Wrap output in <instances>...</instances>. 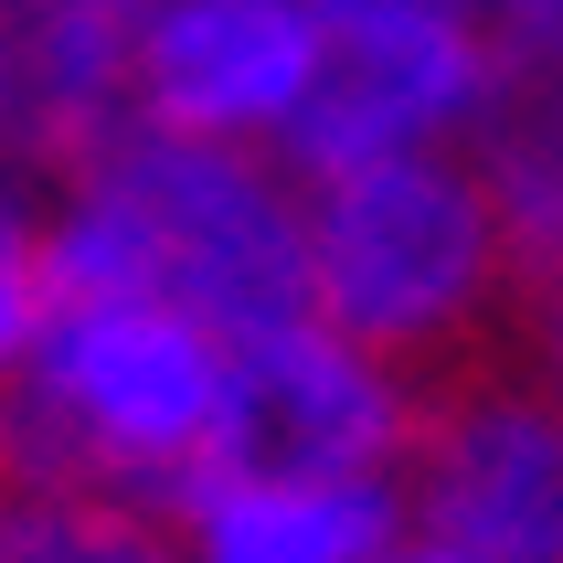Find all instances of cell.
Here are the masks:
<instances>
[{
    "label": "cell",
    "instance_id": "9",
    "mask_svg": "<svg viewBox=\"0 0 563 563\" xmlns=\"http://www.w3.org/2000/svg\"><path fill=\"white\" fill-rule=\"evenodd\" d=\"M405 532L394 468H213L181 500V563H383Z\"/></svg>",
    "mask_w": 563,
    "mask_h": 563
},
{
    "label": "cell",
    "instance_id": "6",
    "mask_svg": "<svg viewBox=\"0 0 563 563\" xmlns=\"http://www.w3.org/2000/svg\"><path fill=\"white\" fill-rule=\"evenodd\" d=\"M415 383L405 362L341 341L330 319H277L234 341L223 373V446L213 468H394L415 446Z\"/></svg>",
    "mask_w": 563,
    "mask_h": 563
},
{
    "label": "cell",
    "instance_id": "7",
    "mask_svg": "<svg viewBox=\"0 0 563 563\" xmlns=\"http://www.w3.org/2000/svg\"><path fill=\"white\" fill-rule=\"evenodd\" d=\"M330 22L319 0H150L139 11V118L223 139V150H287V128L319 86Z\"/></svg>",
    "mask_w": 563,
    "mask_h": 563
},
{
    "label": "cell",
    "instance_id": "14",
    "mask_svg": "<svg viewBox=\"0 0 563 563\" xmlns=\"http://www.w3.org/2000/svg\"><path fill=\"white\" fill-rule=\"evenodd\" d=\"M542 383H553V405H563V277L542 287Z\"/></svg>",
    "mask_w": 563,
    "mask_h": 563
},
{
    "label": "cell",
    "instance_id": "1",
    "mask_svg": "<svg viewBox=\"0 0 563 563\" xmlns=\"http://www.w3.org/2000/svg\"><path fill=\"white\" fill-rule=\"evenodd\" d=\"M64 298H159L223 341L309 319V202L277 150H223L128 118L54 191Z\"/></svg>",
    "mask_w": 563,
    "mask_h": 563
},
{
    "label": "cell",
    "instance_id": "10",
    "mask_svg": "<svg viewBox=\"0 0 563 563\" xmlns=\"http://www.w3.org/2000/svg\"><path fill=\"white\" fill-rule=\"evenodd\" d=\"M468 170L489 191V213H500L510 277L553 287L563 277V86H521L510 75L500 107L468 139Z\"/></svg>",
    "mask_w": 563,
    "mask_h": 563
},
{
    "label": "cell",
    "instance_id": "13",
    "mask_svg": "<svg viewBox=\"0 0 563 563\" xmlns=\"http://www.w3.org/2000/svg\"><path fill=\"white\" fill-rule=\"evenodd\" d=\"M478 22L521 86H563V0H478Z\"/></svg>",
    "mask_w": 563,
    "mask_h": 563
},
{
    "label": "cell",
    "instance_id": "2",
    "mask_svg": "<svg viewBox=\"0 0 563 563\" xmlns=\"http://www.w3.org/2000/svg\"><path fill=\"white\" fill-rule=\"evenodd\" d=\"M234 341L159 298H54L43 341L0 383V457L32 489H107L181 510L223 446Z\"/></svg>",
    "mask_w": 563,
    "mask_h": 563
},
{
    "label": "cell",
    "instance_id": "5",
    "mask_svg": "<svg viewBox=\"0 0 563 563\" xmlns=\"http://www.w3.org/2000/svg\"><path fill=\"white\" fill-rule=\"evenodd\" d=\"M405 521L457 563H563V405L553 383L478 373L426 394L405 446Z\"/></svg>",
    "mask_w": 563,
    "mask_h": 563
},
{
    "label": "cell",
    "instance_id": "15",
    "mask_svg": "<svg viewBox=\"0 0 563 563\" xmlns=\"http://www.w3.org/2000/svg\"><path fill=\"white\" fill-rule=\"evenodd\" d=\"M383 563H457V553H446V542H426V532H405V542H394Z\"/></svg>",
    "mask_w": 563,
    "mask_h": 563
},
{
    "label": "cell",
    "instance_id": "16",
    "mask_svg": "<svg viewBox=\"0 0 563 563\" xmlns=\"http://www.w3.org/2000/svg\"><path fill=\"white\" fill-rule=\"evenodd\" d=\"M0 489H11V457H0Z\"/></svg>",
    "mask_w": 563,
    "mask_h": 563
},
{
    "label": "cell",
    "instance_id": "3",
    "mask_svg": "<svg viewBox=\"0 0 563 563\" xmlns=\"http://www.w3.org/2000/svg\"><path fill=\"white\" fill-rule=\"evenodd\" d=\"M309 202V309L383 362H446L510 287L500 213L468 150H394L298 181Z\"/></svg>",
    "mask_w": 563,
    "mask_h": 563
},
{
    "label": "cell",
    "instance_id": "8",
    "mask_svg": "<svg viewBox=\"0 0 563 563\" xmlns=\"http://www.w3.org/2000/svg\"><path fill=\"white\" fill-rule=\"evenodd\" d=\"M139 11L150 0H0V159L75 170L139 118Z\"/></svg>",
    "mask_w": 563,
    "mask_h": 563
},
{
    "label": "cell",
    "instance_id": "12",
    "mask_svg": "<svg viewBox=\"0 0 563 563\" xmlns=\"http://www.w3.org/2000/svg\"><path fill=\"white\" fill-rule=\"evenodd\" d=\"M54 298H64L54 287V202L0 181V383L22 373V351L43 341Z\"/></svg>",
    "mask_w": 563,
    "mask_h": 563
},
{
    "label": "cell",
    "instance_id": "11",
    "mask_svg": "<svg viewBox=\"0 0 563 563\" xmlns=\"http://www.w3.org/2000/svg\"><path fill=\"white\" fill-rule=\"evenodd\" d=\"M0 563H181L159 510L107 500V489H0Z\"/></svg>",
    "mask_w": 563,
    "mask_h": 563
},
{
    "label": "cell",
    "instance_id": "4",
    "mask_svg": "<svg viewBox=\"0 0 563 563\" xmlns=\"http://www.w3.org/2000/svg\"><path fill=\"white\" fill-rule=\"evenodd\" d=\"M319 22H330V54L277 150L298 181L394 150H468L510 86L478 0H319Z\"/></svg>",
    "mask_w": 563,
    "mask_h": 563
}]
</instances>
